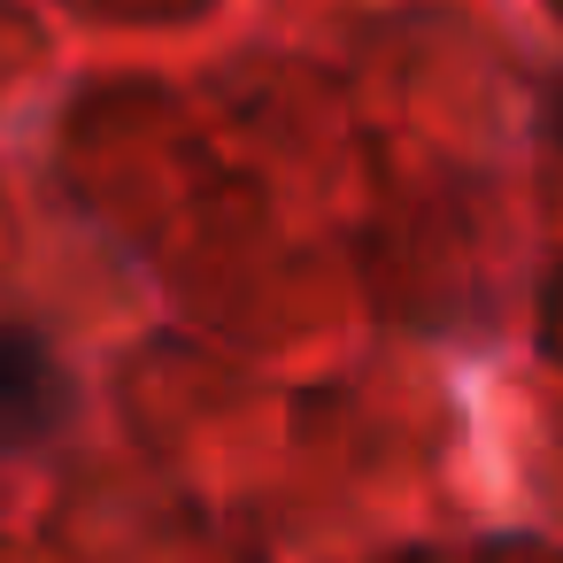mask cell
Segmentation results:
<instances>
[{
  "instance_id": "1",
  "label": "cell",
  "mask_w": 563,
  "mask_h": 563,
  "mask_svg": "<svg viewBox=\"0 0 563 563\" xmlns=\"http://www.w3.org/2000/svg\"><path fill=\"white\" fill-rule=\"evenodd\" d=\"M70 409V371L47 355V340L0 324V448L55 432Z\"/></svg>"
}]
</instances>
